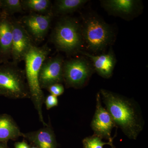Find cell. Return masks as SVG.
Listing matches in <instances>:
<instances>
[{"mask_svg":"<svg viewBox=\"0 0 148 148\" xmlns=\"http://www.w3.org/2000/svg\"><path fill=\"white\" fill-rule=\"evenodd\" d=\"M99 93L116 127L129 139L136 140L145 125L141 110L137 103L105 89H101Z\"/></svg>","mask_w":148,"mask_h":148,"instance_id":"1","label":"cell"},{"mask_svg":"<svg viewBox=\"0 0 148 148\" xmlns=\"http://www.w3.org/2000/svg\"><path fill=\"white\" fill-rule=\"evenodd\" d=\"M51 50L46 45L41 47L36 45L29 51L24 61L25 63V73L29 92L35 108L38 115L39 119L44 127L47 125L44 119L42 106L45 98L42 89L40 86L39 76L42 65L47 58Z\"/></svg>","mask_w":148,"mask_h":148,"instance_id":"2","label":"cell"},{"mask_svg":"<svg viewBox=\"0 0 148 148\" xmlns=\"http://www.w3.org/2000/svg\"><path fill=\"white\" fill-rule=\"evenodd\" d=\"M84 48L92 53H100L114 41L113 29L97 14L90 13L80 23Z\"/></svg>","mask_w":148,"mask_h":148,"instance_id":"3","label":"cell"},{"mask_svg":"<svg viewBox=\"0 0 148 148\" xmlns=\"http://www.w3.org/2000/svg\"><path fill=\"white\" fill-rule=\"evenodd\" d=\"M51 40L58 50L67 55L80 53L84 48L80 23L73 17L63 16L56 24Z\"/></svg>","mask_w":148,"mask_h":148,"instance_id":"4","label":"cell"},{"mask_svg":"<svg viewBox=\"0 0 148 148\" xmlns=\"http://www.w3.org/2000/svg\"><path fill=\"white\" fill-rule=\"evenodd\" d=\"M0 94L15 100L30 98L25 71L12 61L0 66Z\"/></svg>","mask_w":148,"mask_h":148,"instance_id":"5","label":"cell"},{"mask_svg":"<svg viewBox=\"0 0 148 148\" xmlns=\"http://www.w3.org/2000/svg\"><path fill=\"white\" fill-rule=\"evenodd\" d=\"M94 69L87 58L76 57L64 61L63 79L66 87L79 88L87 83Z\"/></svg>","mask_w":148,"mask_h":148,"instance_id":"6","label":"cell"},{"mask_svg":"<svg viewBox=\"0 0 148 148\" xmlns=\"http://www.w3.org/2000/svg\"><path fill=\"white\" fill-rule=\"evenodd\" d=\"M53 16L52 12L45 14L30 13L19 21L34 42H40L46 36Z\"/></svg>","mask_w":148,"mask_h":148,"instance_id":"7","label":"cell"},{"mask_svg":"<svg viewBox=\"0 0 148 148\" xmlns=\"http://www.w3.org/2000/svg\"><path fill=\"white\" fill-rule=\"evenodd\" d=\"M12 39L11 58L12 62L18 64L24 58L35 43L22 26L19 20L12 17Z\"/></svg>","mask_w":148,"mask_h":148,"instance_id":"8","label":"cell"},{"mask_svg":"<svg viewBox=\"0 0 148 148\" xmlns=\"http://www.w3.org/2000/svg\"><path fill=\"white\" fill-rule=\"evenodd\" d=\"M90 125L94 135L113 143L112 131L114 127H117L111 115L102 106L99 92L96 95V109Z\"/></svg>","mask_w":148,"mask_h":148,"instance_id":"9","label":"cell"},{"mask_svg":"<svg viewBox=\"0 0 148 148\" xmlns=\"http://www.w3.org/2000/svg\"><path fill=\"white\" fill-rule=\"evenodd\" d=\"M63 57L58 55L47 58L40 70L39 81L41 89L48 88L55 84H61L63 79Z\"/></svg>","mask_w":148,"mask_h":148,"instance_id":"10","label":"cell"},{"mask_svg":"<svg viewBox=\"0 0 148 148\" xmlns=\"http://www.w3.org/2000/svg\"><path fill=\"white\" fill-rule=\"evenodd\" d=\"M103 8L110 14L124 19L137 16L142 10V3L136 0H104L101 1Z\"/></svg>","mask_w":148,"mask_h":148,"instance_id":"11","label":"cell"},{"mask_svg":"<svg viewBox=\"0 0 148 148\" xmlns=\"http://www.w3.org/2000/svg\"><path fill=\"white\" fill-rule=\"evenodd\" d=\"M91 61L94 71L104 78H110L113 74L116 60L112 49L108 52L100 55H93L86 51L80 52Z\"/></svg>","mask_w":148,"mask_h":148,"instance_id":"12","label":"cell"},{"mask_svg":"<svg viewBox=\"0 0 148 148\" xmlns=\"http://www.w3.org/2000/svg\"><path fill=\"white\" fill-rule=\"evenodd\" d=\"M12 39V17L0 13V61L3 63L11 58Z\"/></svg>","mask_w":148,"mask_h":148,"instance_id":"13","label":"cell"},{"mask_svg":"<svg viewBox=\"0 0 148 148\" xmlns=\"http://www.w3.org/2000/svg\"><path fill=\"white\" fill-rule=\"evenodd\" d=\"M21 137L39 148H56L57 147L55 134L50 124L36 131L22 132Z\"/></svg>","mask_w":148,"mask_h":148,"instance_id":"14","label":"cell"},{"mask_svg":"<svg viewBox=\"0 0 148 148\" xmlns=\"http://www.w3.org/2000/svg\"><path fill=\"white\" fill-rule=\"evenodd\" d=\"M22 132L14 120L10 116H0V142L15 140L21 137Z\"/></svg>","mask_w":148,"mask_h":148,"instance_id":"15","label":"cell"},{"mask_svg":"<svg viewBox=\"0 0 148 148\" xmlns=\"http://www.w3.org/2000/svg\"><path fill=\"white\" fill-rule=\"evenodd\" d=\"M86 0H58L52 5L51 12L54 15H64L73 13L84 5Z\"/></svg>","mask_w":148,"mask_h":148,"instance_id":"16","label":"cell"},{"mask_svg":"<svg viewBox=\"0 0 148 148\" xmlns=\"http://www.w3.org/2000/svg\"><path fill=\"white\" fill-rule=\"evenodd\" d=\"M21 3L24 11L42 14L52 12V4L49 0H21Z\"/></svg>","mask_w":148,"mask_h":148,"instance_id":"17","label":"cell"},{"mask_svg":"<svg viewBox=\"0 0 148 148\" xmlns=\"http://www.w3.org/2000/svg\"><path fill=\"white\" fill-rule=\"evenodd\" d=\"M1 8L0 13L11 16L15 13L24 12L21 0H1Z\"/></svg>","mask_w":148,"mask_h":148,"instance_id":"18","label":"cell"},{"mask_svg":"<svg viewBox=\"0 0 148 148\" xmlns=\"http://www.w3.org/2000/svg\"><path fill=\"white\" fill-rule=\"evenodd\" d=\"M102 140V138L94 134L92 136L86 137L83 140L84 148H103L105 145H109L112 148H115L113 143H105Z\"/></svg>","mask_w":148,"mask_h":148,"instance_id":"19","label":"cell"},{"mask_svg":"<svg viewBox=\"0 0 148 148\" xmlns=\"http://www.w3.org/2000/svg\"><path fill=\"white\" fill-rule=\"evenodd\" d=\"M47 90L51 95L57 97L63 94L64 92V88L61 84H55L49 86Z\"/></svg>","mask_w":148,"mask_h":148,"instance_id":"20","label":"cell"},{"mask_svg":"<svg viewBox=\"0 0 148 148\" xmlns=\"http://www.w3.org/2000/svg\"><path fill=\"white\" fill-rule=\"evenodd\" d=\"M46 107L47 110H50L53 107L58 105V100L57 97L52 95H49L47 97L45 101Z\"/></svg>","mask_w":148,"mask_h":148,"instance_id":"21","label":"cell"},{"mask_svg":"<svg viewBox=\"0 0 148 148\" xmlns=\"http://www.w3.org/2000/svg\"><path fill=\"white\" fill-rule=\"evenodd\" d=\"M15 148H30L29 145L25 141L21 142H17L14 144Z\"/></svg>","mask_w":148,"mask_h":148,"instance_id":"22","label":"cell"},{"mask_svg":"<svg viewBox=\"0 0 148 148\" xmlns=\"http://www.w3.org/2000/svg\"><path fill=\"white\" fill-rule=\"evenodd\" d=\"M0 148H7V147L4 145L0 143Z\"/></svg>","mask_w":148,"mask_h":148,"instance_id":"23","label":"cell"},{"mask_svg":"<svg viewBox=\"0 0 148 148\" xmlns=\"http://www.w3.org/2000/svg\"><path fill=\"white\" fill-rule=\"evenodd\" d=\"M1 0H0V12H1Z\"/></svg>","mask_w":148,"mask_h":148,"instance_id":"24","label":"cell"},{"mask_svg":"<svg viewBox=\"0 0 148 148\" xmlns=\"http://www.w3.org/2000/svg\"><path fill=\"white\" fill-rule=\"evenodd\" d=\"M30 148H39L37 147H35V146H33V147H30Z\"/></svg>","mask_w":148,"mask_h":148,"instance_id":"25","label":"cell"}]
</instances>
